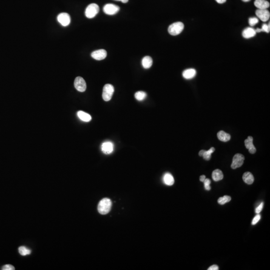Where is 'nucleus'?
Instances as JSON below:
<instances>
[{
	"label": "nucleus",
	"instance_id": "nucleus-13",
	"mask_svg": "<svg viewBox=\"0 0 270 270\" xmlns=\"http://www.w3.org/2000/svg\"><path fill=\"white\" fill-rule=\"evenodd\" d=\"M255 7L258 9H267L270 7V3L266 0H255Z\"/></svg>",
	"mask_w": 270,
	"mask_h": 270
},
{
	"label": "nucleus",
	"instance_id": "nucleus-14",
	"mask_svg": "<svg viewBox=\"0 0 270 270\" xmlns=\"http://www.w3.org/2000/svg\"><path fill=\"white\" fill-rule=\"evenodd\" d=\"M256 35V32L255 30L253 28L249 27L244 30L242 33L243 37L246 39H249L251 38L254 37Z\"/></svg>",
	"mask_w": 270,
	"mask_h": 270
},
{
	"label": "nucleus",
	"instance_id": "nucleus-29",
	"mask_svg": "<svg viewBox=\"0 0 270 270\" xmlns=\"http://www.w3.org/2000/svg\"><path fill=\"white\" fill-rule=\"evenodd\" d=\"M2 269L3 270H14L15 268L13 266L10 265V264H7V265H5L3 266Z\"/></svg>",
	"mask_w": 270,
	"mask_h": 270
},
{
	"label": "nucleus",
	"instance_id": "nucleus-21",
	"mask_svg": "<svg viewBox=\"0 0 270 270\" xmlns=\"http://www.w3.org/2000/svg\"><path fill=\"white\" fill-rule=\"evenodd\" d=\"M218 139L219 140L222 142H228L231 139V136L230 134L226 133L223 131H220L217 134Z\"/></svg>",
	"mask_w": 270,
	"mask_h": 270
},
{
	"label": "nucleus",
	"instance_id": "nucleus-27",
	"mask_svg": "<svg viewBox=\"0 0 270 270\" xmlns=\"http://www.w3.org/2000/svg\"><path fill=\"white\" fill-rule=\"evenodd\" d=\"M203 182H204V187H205L206 190H207V191H209V190H211V187H210V185L211 182V180H210V179H205Z\"/></svg>",
	"mask_w": 270,
	"mask_h": 270
},
{
	"label": "nucleus",
	"instance_id": "nucleus-8",
	"mask_svg": "<svg viewBox=\"0 0 270 270\" xmlns=\"http://www.w3.org/2000/svg\"><path fill=\"white\" fill-rule=\"evenodd\" d=\"M57 20L63 26H68L71 22V17L68 13H62L58 16Z\"/></svg>",
	"mask_w": 270,
	"mask_h": 270
},
{
	"label": "nucleus",
	"instance_id": "nucleus-3",
	"mask_svg": "<svg viewBox=\"0 0 270 270\" xmlns=\"http://www.w3.org/2000/svg\"><path fill=\"white\" fill-rule=\"evenodd\" d=\"M100 11V8L97 4H91L87 7L85 10V15L89 19H92L96 16Z\"/></svg>",
	"mask_w": 270,
	"mask_h": 270
},
{
	"label": "nucleus",
	"instance_id": "nucleus-5",
	"mask_svg": "<svg viewBox=\"0 0 270 270\" xmlns=\"http://www.w3.org/2000/svg\"><path fill=\"white\" fill-rule=\"evenodd\" d=\"M120 11V7L113 4H107L104 7L103 11L109 15H114Z\"/></svg>",
	"mask_w": 270,
	"mask_h": 270
},
{
	"label": "nucleus",
	"instance_id": "nucleus-25",
	"mask_svg": "<svg viewBox=\"0 0 270 270\" xmlns=\"http://www.w3.org/2000/svg\"><path fill=\"white\" fill-rule=\"evenodd\" d=\"M231 198L229 196H224L223 197H220L218 199V202L220 205H224V204L228 203L231 201Z\"/></svg>",
	"mask_w": 270,
	"mask_h": 270
},
{
	"label": "nucleus",
	"instance_id": "nucleus-18",
	"mask_svg": "<svg viewBox=\"0 0 270 270\" xmlns=\"http://www.w3.org/2000/svg\"><path fill=\"white\" fill-rule=\"evenodd\" d=\"M243 180L246 184L251 185L253 183L254 178L252 173H250L249 172H247L243 174Z\"/></svg>",
	"mask_w": 270,
	"mask_h": 270
},
{
	"label": "nucleus",
	"instance_id": "nucleus-30",
	"mask_svg": "<svg viewBox=\"0 0 270 270\" xmlns=\"http://www.w3.org/2000/svg\"><path fill=\"white\" fill-rule=\"evenodd\" d=\"M260 219H261V215H257L255 216L253 220V221H252V225H255V224H256L259 221Z\"/></svg>",
	"mask_w": 270,
	"mask_h": 270
},
{
	"label": "nucleus",
	"instance_id": "nucleus-1",
	"mask_svg": "<svg viewBox=\"0 0 270 270\" xmlns=\"http://www.w3.org/2000/svg\"><path fill=\"white\" fill-rule=\"evenodd\" d=\"M112 201L108 198H104L99 202L98 206V210L99 213L102 215L107 214L111 209Z\"/></svg>",
	"mask_w": 270,
	"mask_h": 270
},
{
	"label": "nucleus",
	"instance_id": "nucleus-23",
	"mask_svg": "<svg viewBox=\"0 0 270 270\" xmlns=\"http://www.w3.org/2000/svg\"><path fill=\"white\" fill-rule=\"evenodd\" d=\"M147 97V94L145 92L138 91L135 94V97L138 101H142L145 99Z\"/></svg>",
	"mask_w": 270,
	"mask_h": 270
},
{
	"label": "nucleus",
	"instance_id": "nucleus-20",
	"mask_svg": "<svg viewBox=\"0 0 270 270\" xmlns=\"http://www.w3.org/2000/svg\"><path fill=\"white\" fill-rule=\"evenodd\" d=\"M163 181L164 183L168 186L173 185L174 183V179L173 176L169 173H166L164 175Z\"/></svg>",
	"mask_w": 270,
	"mask_h": 270
},
{
	"label": "nucleus",
	"instance_id": "nucleus-17",
	"mask_svg": "<svg viewBox=\"0 0 270 270\" xmlns=\"http://www.w3.org/2000/svg\"><path fill=\"white\" fill-rule=\"evenodd\" d=\"M77 116L81 120L83 121L84 122H89L92 120L91 116L90 115L82 111L78 112Z\"/></svg>",
	"mask_w": 270,
	"mask_h": 270
},
{
	"label": "nucleus",
	"instance_id": "nucleus-16",
	"mask_svg": "<svg viewBox=\"0 0 270 270\" xmlns=\"http://www.w3.org/2000/svg\"><path fill=\"white\" fill-rule=\"evenodd\" d=\"M196 75V71L194 69L186 70L183 73V76L186 79H191L195 77Z\"/></svg>",
	"mask_w": 270,
	"mask_h": 270
},
{
	"label": "nucleus",
	"instance_id": "nucleus-31",
	"mask_svg": "<svg viewBox=\"0 0 270 270\" xmlns=\"http://www.w3.org/2000/svg\"><path fill=\"white\" fill-rule=\"evenodd\" d=\"M263 206H264V203L262 202L261 204H260L259 206L258 207H257V208H256V210H255L256 213L257 214L260 213L262 210Z\"/></svg>",
	"mask_w": 270,
	"mask_h": 270
},
{
	"label": "nucleus",
	"instance_id": "nucleus-4",
	"mask_svg": "<svg viewBox=\"0 0 270 270\" xmlns=\"http://www.w3.org/2000/svg\"><path fill=\"white\" fill-rule=\"evenodd\" d=\"M114 92V88L113 85L108 84L105 85L103 90L102 97L105 101H109L112 99Z\"/></svg>",
	"mask_w": 270,
	"mask_h": 270
},
{
	"label": "nucleus",
	"instance_id": "nucleus-10",
	"mask_svg": "<svg viewBox=\"0 0 270 270\" xmlns=\"http://www.w3.org/2000/svg\"><path fill=\"white\" fill-rule=\"evenodd\" d=\"M107 56V52L104 49L98 50L92 53L91 56L96 60L100 61L105 59Z\"/></svg>",
	"mask_w": 270,
	"mask_h": 270
},
{
	"label": "nucleus",
	"instance_id": "nucleus-6",
	"mask_svg": "<svg viewBox=\"0 0 270 270\" xmlns=\"http://www.w3.org/2000/svg\"><path fill=\"white\" fill-rule=\"evenodd\" d=\"M245 157L242 154H237L233 157V162L232 163L231 168L233 169L241 167L244 163Z\"/></svg>",
	"mask_w": 270,
	"mask_h": 270
},
{
	"label": "nucleus",
	"instance_id": "nucleus-36",
	"mask_svg": "<svg viewBox=\"0 0 270 270\" xmlns=\"http://www.w3.org/2000/svg\"><path fill=\"white\" fill-rule=\"evenodd\" d=\"M242 1L244 2H249V1H250L251 0H242Z\"/></svg>",
	"mask_w": 270,
	"mask_h": 270
},
{
	"label": "nucleus",
	"instance_id": "nucleus-11",
	"mask_svg": "<svg viewBox=\"0 0 270 270\" xmlns=\"http://www.w3.org/2000/svg\"><path fill=\"white\" fill-rule=\"evenodd\" d=\"M101 150L105 154H110L114 150V145L111 142L109 141L104 142L101 146Z\"/></svg>",
	"mask_w": 270,
	"mask_h": 270
},
{
	"label": "nucleus",
	"instance_id": "nucleus-26",
	"mask_svg": "<svg viewBox=\"0 0 270 270\" xmlns=\"http://www.w3.org/2000/svg\"><path fill=\"white\" fill-rule=\"evenodd\" d=\"M259 22V20L258 18L253 17V18H250L249 20V24L251 26H254L255 25H256Z\"/></svg>",
	"mask_w": 270,
	"mask_h": 270
},
{
	"label": "nucleus",
	"instance_id": "nucleus-9",
	"mask_svg": "<svg viewBox=\"0 0 270 270\" xmlns=\"http://www.w3.org/2000/svg\"><path fill=\"white\" fill-rule=\"evenodd\" d=\"M256 14L263 22H266L270 19V12L267 9H258L256 11Z\"/></svg>",
	"mask_w": 270,
	"mask_h": 270
},
{
	"label": "nucleus",
	"instance_id": "nucleus-7",
	"mask_svg": "<svg viewBox=\"0 0 270 270\" xmlns=\"http://www.w3.org/2000/svg\"><path fill=\"white\" fill-rule=\"evenodd\" d=\"M74 86L78 91L84 92L86 90V83L83 78L78 77L75 80Z\"/></svg>",
	"mask_w": 270,
	"mask_h": 270
},
{
	"label": "nucleus",
	"instance_id": "nucleus-34",
	"mask_svg": "<svg viewBox=\"0 0 270 270\" xmlns=\"http://www.w3.org/2000/svg\"><path fill=\"white\" fill-rule=\"evenodd\" d=\"M216 1L219 4H223L226 2V0H216Z\"/></svg>",
	"mask_w": 270,
	"mask_h": 270
},
{
	"label": "nucleus",
	"instance_id": "nucleus-22",
	"mask_svg": "<svg viewBox=\"0 0 270 270\" xmlns=\"http://www.w3.org/2000/svg\"><path fill=\"white\" fill-rule=\"evenodd\" d=\"M223 177L222 172L219 169H216L212 173V178L215 181H220L222 180Z\"/></svg>",
	"mask_w": 270,
	"mask_h": 270
},
{
	"label": "nucleus",
	"instance_id": "nucleus-33",
	"mask_svg": "<svg viewBox=\"0 0 270 270\" xmlns=\"http://www.w3.org/2000/svg\"><path fill=\"white\" fill-rule=\"evenodd\" d=\"M206 179V176L205 175H202V176H200V180L201 182H204V180H205Z\"/></svg>",
	"mask_w": 270,
	"mask_h": 270
},
{
	"label": "nucleus",
	"instance_id": "nucleus-24",
	"mask_svg": "<svg viewBox=\"0 0 270 270\" xmlns=\"http://www.w3.org/2000/svg\"><path fill=\"white\" fill-rule=\"evenodd\" d=\"M19 252L21 255L23 256H25L29 255L31 254V250L24 246H21L19 248Z\"/></svg>",
	"mask_w": 270,
	"mask_h": 270
},
{
	"label": "nucleus",
	"instance_id": "nucleus-12",
	"mask_svg": "<svg viewBox=\"0 0 270 270\" xmlns=\"http://www.w3.org/2000/svg\"><path fill=\"white\" fill-rule=\"evenodd\" d=\"M253 138L251 136H249L245 141V145L246 148L249 150V152L251 154H255L256 152V149L253 145Z\"/></svg>",
	"mask_w": 270,
	"mask_h": 270
},
{
	"label": "nucleus",
	"instance_id": "nucleus-19",
	"mask_svg": "<svg viewBox=\"0 0 270 270\" xmlns=\"http://www.w3.org/2000/svg\"><path fill=\"white\" fill-rule=\"evenodd\" d=\"M142 64L144 68L149 69L153 64V60L150 56H146L142 59Z\"/></svg>",
	"mask_w": 270,
	"mask_h": 270
},
{
	"label": "nucleus",
	"instance_id": "nucleus-28",
	"mask_svg": "<svg viewBox=\"0 0 270 270\" xmlns=\"http://www.w3.org/2000/svg\"><path fill=\"white\" fill-rule=\"evenodd\" d=\"M262 32H264L266 33L270 32V23H269V25H267L266 24H264L262 25V28L261 29Z\"/></svg>",
	"mask_w": 270,
	"mask_h": 270
},
{
	"label": "nucleus",
	"instance_id": "nucleus-15",
	"mask_svg": "<svg viewBox=\"0 0 270 270\" xmlns=\"http://www.w3.org/2000/svg\"><path fill=\"white\" fill-rule=\"evenodd\" d=\"M215 151V149L214 147H212L208 151L201 150L199 152V155L200 156H202L206 160H210L211 158V155Z\"/></svg>",
	"mask_w": 270,
	"mask_h": 270
},
{
	"label": "nucleus",
	"instance_id": "nucleus-2",
	"mask_svg": "<svg viewBox=\"0 0 270 270\" xmlns=\"http://www.w3.org/2000/svg\"><path fill=\"white\" fill-rule=\"evenodd\" d=\"M184 24L178 22L172 24L169 27L168 32L172 36H176L180 34L184 30Z\"/></svg>",
	"mask_w": 270,
	"mask_h": 270
},
{
	"label": "nucleus",
	"instance_id": "nucleus-32",
	"mask_svg": "<svg viewBox=\"0 0 270 270\" xmlns=\"http://www.w3.org/2000/svg\"><path fill=\"white\" fill-rule=\"evenodd\" d=\"M219 269V267H218V266L216 265H212L211 266V267H209V268L208 270H218Z\"/></svg>",
	"mask_w": 270,
	"mask_h": 270
},
{
	"label": "nucleus",
	"instance_id": "nucleus-35",
	"mask_svg": "<svg viewBox=\"0 0 270 270\" xmlns=\"http://www.w3.org/2000/svg\"><path fill=\"white\" fill-rule=\"evenodd\" d=\"M115 1H121V2H122V3H127V2L129 1V0H115Z\"/></svg>",
	"mask_w": 270,
	"mask_h": 270
}]
</instances>
